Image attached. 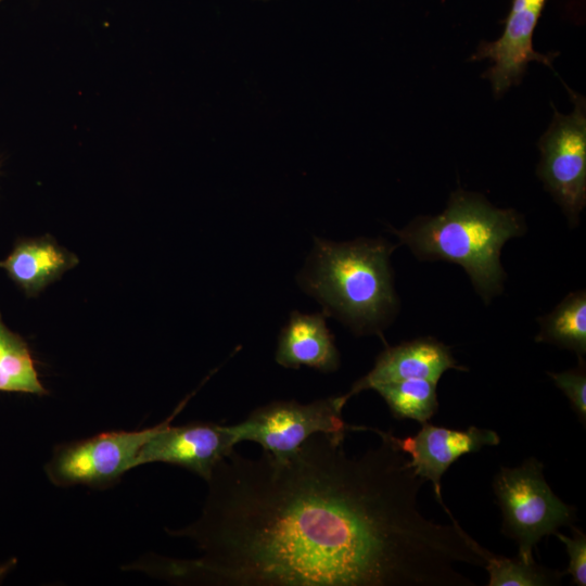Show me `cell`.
Wrapping results in <instances>:
<instances>
[{"instance_id": "cell-20", "label": "cell", "mask_w": 586, "mask_h": 586, "mask_svg": "<svg viewBox=\"0 0 586 586\" xmlns=\"http://www.w3.org/2000/svg\"><path fill=\"white\" fill-rule=\"evenodd\" d=\"M15 565V560L12 559L3 564L0 565V581L3 579V577L11 571V569Z\"/></svg>"}, {"instance_id": "cell-17", "label": "cell", "mask_w": 586, "mask_h": 586, "mask_svg": "<svg viewBox=\"0 0 586 586\" xmlns=\"http://www.w3.org/2000/svg\"><path fill=\"white\" fill-rule=\"evenodd\" d=\"M473 548L485 560L484 569L489 574L488 586H551L559 585L564 572L551 570L520 558L493 555L473 538Z\"/></svg>"}, {"instance_id": "cell-7", "label": "cell", "mask_w": 586, "mask_h": 586, "mask_svg": "<svg viewBox=\"0 0 586 586\" xmlns=\"http://www.w3.org/2000/svg\"><path fill=\"white\" fill-rule=\"evenodd\" d=\"M170 417L152 428L105 432L60 445L46 466L47 476L60 487L101 488L115 484L124 473L135 469L141 448Z\"/></svg>"}, {"instance_id": "cell-3", "label": "cell", "mask_w": 586, "mask_h": 586, "mask_svg": "<svg viewBox=\"0 0 586 586\" xmlns=\"http://www.w3.org/2000/svg\"><path fill=\"white\" fill-rule=\"evenodd\" d=\"M395 247L384 239L316 240L300 284L356 334L381 335L399 306L390 265Z\"/></svg>"}, {"instance_id": "cell-5", "label": "cell", "mask_w": 586, "mask_h": 586, "mask_svg": "<svg viewBox=\"0 0 586 586\" xmlns=\"http://www.w3.org/2000/svg\"><path fill=\"white\" fill-rule=\"evenodd\" d=\"M346 394L300 404L275 400L253 410L233 424L238 442H254L275 455L291 453L315 434H346L354 431L342 416Z\"/></svg>"}, {"instance_id": "cell-4", "label": "cell", "mask_w": 586, "mask_h": 586, "mask_svg": "<svg viewBox=\"0 0 586 586\" xmlns=\"http://www.w3.org/2000/svg\"><path fill=\"white\" fill-rule=\"evenodd\" d=\"M543 463L527 458L515 468L501 467L493 489L502 514L501 532L518 544V558L533 562V549L547 535L576 520V509L551 491Z\"/></svg>"}, {"instance_id": "cell-12", "label": "cell", "mask_w": 586, "mask_h": 586, "mask_svg": "<svg viewBox=\"0 0 586 586\" xmlns=\"http://www.w3.org/2000/svg\"><path fill=\"white\" fill-rule=\"evenodd\" d=\"M275 359L284 368L304 366L321 372L335 371L340 366V353L326 316L291 313L279 334Z\"/></svg>"}, {"instance_id": "cell-6", "label": "cell", "mask_w": 586, "mask_h": 586, "mask_svg": "<svg viewBox=\"0 0 586 586\" xmlns=\"http://www.w3.org/2000/svg\"><path fill=\"white\" fill-rule=\"evenodd\" d=\"M570 92L573 111L563 115L555 110L539 140L537 176L574 227L586 204V104L584 98Z\"/></svg>"}, {"instance_id": "cell-8", "label": "cell", "mask_w": 586, "mask_h": 586, "mask_svg": "<svg viewBox=\"0 0 586 586\" xmlns=\"http://www.w3.org/2000/svg\"><path fill=\"white\" fill-rule=\"evenodd\" d=\"M169 420L141 448L135 468L163 462L182 467L207 481L216 466L239 444L232 425L193 422L173 426Z\"/></svg>"}, {"instance_id": "cell-21", "label": "cell", "mask_w": 586, "mask_h": 586, "mask_svg": "<svg viewBox=\"0 0 586 586\" xmlns=\"http://www.w3.org/2000/svg\"><path fill=\"white\" fill-rule=\"evenodd\" d=\"M264 1H268V0H264Z\"/></svg>"}, {"instance_id": "cell-9", "label": "cell", "mask_w": 586, "mask_h": 586, "mask_svg": "<svg viewBox=\"0 0 586 586\" xmlns=\"http://www.w3.org/2000/svg\"><path fill=\"white\" fill-rule=\"evenodd\" d=\"M546 0H512L501 36L491 42L482 41L471 60L488 59L492 66L484 73L497 97L521 82L526 66L537 61L551 67L555 54L534 50L533 35Z\"/></svg>"}, {"instance_id": "cell-13", "label": "cell", "mask_w": 586, "mask_h": 586, "mask_svg": "<svg viewBox=\"0 0 586 586\" xmlns=\"http://www.w3.org/2000/svg\"><path fill=\"white\" fill-rule=\"evenodd\" d=\"M77 264L75 254L44 235L16 242L0 267L28 296H34Z\"/></svg>"}, {"instance_id": "cell-11", "label": "cell", "mask_w": 586, "mask_h": 586, "mask_svg": "<svg viewBox=\"0 0 586 586\" xmlns=\"http://www.w3.org/2000/svg\"><path fill=\"white\" fill-rule=\"evenodd\" d=\"M449 369L468 371L454 358L449 346L431 336L418 337L386 346L377 357L373 368L353 384L346 396L351 399L377 385L408 379H426L437 383Z\"/></svg>"}, {"instance_id": "cell-1", "label": "cell", "mask_w": 586, "mask_h": 586, "mask_svg": "<svg viewBox=\"0 0 586 586\" xmlns=\"http://www.w3.org/2000/svg\"><path fill=\"white\" fill-rule=\"evenodd\" d=\"M349 454L346 434H315L288 454L234 449L206 481L201 515L170 535L194 559L144 565L177 584L213 586H474L460 565H485L469 534L426 519L425 480L390 438Z\"/></svg>"}, {"instance_id": "cell-19", "label": "cell", "mask_w": 586, "mask_h": 586, "mask_svg": "<svg viewBox=\"0 0 586 586\" xmlns=\"http://www.w3.org/2000/svg\"><path fill=\"white\" fill-rule=\"evenodd\" d=\"M573 537H568L556 532L555 535L565 545L569 555V566L564 574L572 576V584L586 585V536L576 527H573Z\"/></svg>"}, {"instance_id": "cell-2", "label": "cell", "mask_w": 586, "mask_h": 586, "mask_svg": "<svg viewBox=\"0 0 586 586\" xmlns=\"http://www.w3.org/2000/svg\"><path fill=\"white\" fill-rule=\"evenodd\" d=\"M525 231L523 216L514 209L497 208L480 194L457 190L443 213L418 216L394 233L418 259L460 265L489 303L504 291L502 246Z\"/></svg>"}, {"instance_id": "cell-18", "label": "cell", "mask_w": 586, "mask_h": 586, "mask_svg": "<svg viewBox=\"0 0 586 586\" xmlns=\"http://www.w3.org/2000/svg\"><path fill=\"white\" fill-rule=\"evenodd\" d=\"M558 388L570 400L571 407L579 421L586 422V366L584 357H578V365L574 369L562 372H547Z\"/></svg>"}, {"instance_id": "cell-22", "label": "cell", "mask_w": 586, "mask_h": 586, "mask_svg": "<svg viewBox=\"0 0 586 586\" xmlns=\"http://www.w3.org/2000/svg\"><path fill=\"white\" fill-rule=\"evenodd\" d=\"M1 1H2V0H0V2H1Z\"/></svg>"}, {"instance_id": "cell-10", "label": "cell", "mask_w": 586, "mask_h": 586, "mask_svg": "<svg viewBox=\"0 0 586 586\" xmlns=\"http://www.w3.org/2000/svg\"><path fill=\"white\" fill-rule=\"evenodd\" d=\"M413 436L404 438L388 432L392 442L406 455L415 473L425 481H431L435 496L442 507V476L461 456L476 453L484 446L498 445V434L488 429L474 425L466 430L436 426L426 422Z\"/></svg>"}, {"instance_id": "cell-15", "label": "cell", "mask_w": 586, "mask_h": 586, "mask_svg": "<svg viewBox=\"0 0 586 586\" xmlns=\"http://www.w3.org/2000/svg\"><path fill=\"white\" fill-rule=\"evenodd\" d=\"M0 391L46 395L26 342L2 322L0 315Z\"/></svg>"}, {"instance_id": "cell-16", "label": "cell", "mask_w": 586, "mask_h": 586, "mask_svg": "<svg viewBox=\"0 0 586 586\" xmlns=\"http://www.w3.org/2000/svg\"><path fill=\"white\" fill-rule=\"evenodd\" d=\"M436 385L426 379H408L380 384L373 390L385 400L395 418L423 423L438 409Z\"/></svg>"}, {"instance_id": "cell-14", "label": "cell", "mask_w": 586, "mask_h": 586, "mask_svg": "<svg viewBox=\"0 0 586 586\" xmlns=\"http://www.w3.org/2000/svg\"><path fill=\"white\" fill-rule=\"evenodd\" d=\"M539 332L535 341L586 354V293L585 290L568 294L549 314L538 318Z\"/></svg>"}]
</instances>
